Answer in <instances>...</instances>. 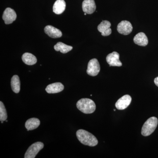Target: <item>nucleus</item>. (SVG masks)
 <instances>
[{
	"label": "nucleus",
	"instance_id": "1",
	"mask_svg": "<svg viewBox=\"0 0 158 158\" xmlns=\"http://www.w3.org/2000/svg\"><path fill=\"white\" fill-rule=\"evenodd\" d=\"M76 135L79 141L85 145L94 147L98 144V141L96 137L85 130H79L77 131Z\"/></svg>",
	"mask_w": 158,
	"mask_h": 158
},
{
	"label": "nucleus",
	"instance_id": "2",
	"mask_svg": "<svg viewBox=\"0 0 158 158\" xmlns=\"http://www.w3.org/2000/svg\"><path fill=\"white\" fill-rule=\"evenodd\" d=\"M77 107L80 111L85 114H91L96 110V105L92 100L82 98L77 102Z\"/></svg>",
	"mask_w": 158,
	"mask_h": 158
},
{
	"label": "nucleus",
	"instance_id": "3",
	"mask_svg": "<svg viewBox=\"0 0 158 158\" xmlns=\"http://www.w3.org/2000/svg\"><path fill=\"white\" fill-rule=\"evenodd\" d=\"M158 123V118L156 117H150L144 123L141 129V135L144 136H148L156 128Z\"/></svg>",
	"mask_w": 158,
	"mask_h": 158
},
{
	"label": "nucleus",
	"instance_id": "4",
	"mask_svg": "<svg viewBox=\"0 0 158 158\" xmlns=\"http://www.w3.org/2000/svg\"><path fill=\"white\" fill-rule=\"evenodd\" d=\"M44 147L41 142H36L32 144L28 148L25 154V158H34L38 153Z\"/></svg>",
	"mask_w": 158,
	"mask_h": 158
},
{
	"label": "nucleus",
	"instance_id": "5",
	"mask_svg": "<svg viewBox=\"0 0 158 158\" xmlns=\"http://www.w3.org/2000/svg\"><path fill=\"white\" fill-rule=\"evenodd\" d=\"M100 71V66L98 60L93 59L88 62L87 73L90 76H96Z\"/></svg>",
	"mask_w": 158,
	"mask_h": 158
},
{
	"label": "nucleus",
	"instance_id": "6",
	"mask_svg": "<svg viewBox=\"0 0 158 158\" xmlns=\"http://www.w3.org/2000/svg\"><path fill=\"white\" fill-rule=\"evenodd\" d=\"M117 30L119 34L127 35L131 33L133 31V27L130 22L123 20L118 24Z\"/></svg>",
	"mask_w": 158,
	"mask_h": 158
},
{
	"label": "nucleus",
	"instance_id": "7",
	"mask_svg": "<svg viewBox=\"0 0 158 158\" xmlns=\"http://www.w3.org/2000/svg\"><path fill=\"white\" fill-rule=\"evenodd\" d=\"M17 17L16 12L13 9L7 8L3 13L2 19L6 24L12 23Z\"/></svg>",
	"mask_w": 158,
	"mask_h": 158
},
{
	"label": "nucleus",
	"instance_id": "8",
	"mask_svg": "<svg viewBox=\"0 0 158 158\" xmlns=\"http://www.w3.org/2000/svg\"><path fill=\"white\" fill-rule=\"evenodd\" d=\"M119 55L117 52H114L107 56L106 61L110 66H118L122 65V63L119 59Z\"/></svg>",
	"mask_w": 158,
	"mask_h": 158
},
{
	"label": "nucleus",
	"instance_id": "9",
	"mask_svg": "<svg viewBox=\"0 0 158 158\" xmlns=\"http://www.w3.org/2000/svg\"><path fill=\"white\" fill-rule=\"evenodd\" d=\"M132 98L129 95H125L118 100L115 106L118 110H124L128 107L131 102Z\"/></svg>",
	"mask_w": 158,
	"mask_h": 158
},
{
	"label": "nucleus",
	"instance_id": "10",
	"mask_svg": "<svg viewBox=\"0 0 158 158\" xmlns=\"http://www.w3.org/2000/svg\"><path fill=\"white\" fill-rule=\"evenodd\" d=\"M96 8L94 0H84L82 3L83 11L87 14H92L95 11Z\"/></svg>",
	"mask_w": 158,
	"mask_h": 158
},
{
	"label": "nucleus",
	"instance_id": "11",
	"mask_svg": "<svg viewBox=\"0 0 158 158\" xmlns=\"http://www.w3.org/2000/svg\"><path fill=\"white\" fill-rule=\"evenodd\" d=\"M111 23L108 21H102L98 27V30L103 36H108L112 33V30L110 28Z\"/></svg>",
	"mask_w": 158,
	"mask_h": 158
},
{
	"label": "nucleus",
	"instance_id": "12",
	"mask_svg": "<svg viewBox=\"0 0 158 158\" xmlns=\"http://www.w3.org/2000/svg\"><path fill=\"white\" fill-rule=\"evenodd\" d=\"M45 34L49 37L53 38H57L62 36V33L59 29L51 25L46 26L44 29Z\"/></svg>",
	"mask_w": 158,
	"mask_h": 158
},
{
	"label": "nucleus",
	"instance_id": "13",
	"mask_svg": "<svg viewBox=\"0 0 158 158\" xmlns=\"http://www.w3.org/2000/svg\"><path fill=\"white\" fill-rule=\"evenodd\" d=\"M64 88V85H62V83L57 82L48 85L45 90L48 93L55 94L61 92Z\"/></svg>",
	"mask_w": 158,
	"mask_h": 158
},
{
	"label": "nucleus",
	"instance_id": "14",
	"mask_svg": "<svg viewBox=\"0 0 158 158\" xmlns=\"http://www.w3.org/2000/svg\"><path fill=\"white\" fill-rule=\"evenodd\" d=\"M134 42L137 45L141 46H146L148 44V39L144 33L140 32L136 34L134 37Z\"/></svg>",
	"mask_w": 158,
	"mask_h": 158
},
{
	"label": "nucleus",
	"instance_id": "15",
	"mask_svg": "<svg viewBox=\"0 0 158 158\" xmlns=\"http://www.w3.org/2000/svg\"><path fill=\"white\" fill-rule=\"evenodd\" d=\"M66 3L64 0H57L54 3L53 11L56 14H62L65 10Z\"/></svg>",
	"mask_w": 158,
	"mask_h": 158
},
{
	"label": "nucleus",
	"instance_id": "16",
	"mask_svg": "<svg viewBox=\"0 0 158 158\" xmlns=\"http://www.w3.org/2000/svg\"><path fill=\"white\" fill-rule=\"evenodd\" d=\"M22 59L24 63L27 65H34L37 62L36 57L30 53H25L23 54Z\"/></svg>",
	"mask_w": 158,
	"mask_h": 158
},
{
	"label": "nucleus",
	"instance_id": "17",
	"mask_svg": "<svg viewBox=\"0 0 158 158\" xmlns=\"http://www.w3.org/2000/svg\"><path fill=\"white\" fill-rule=\"evenodd\" d=\"M40 121L38 118H32L28 119L25 123V127L27 131L37 128L40 125Z\"/></svg>",
	"mask_w": 158,
	"mask_h": 158
},
{
	"label": "nucleus",
	"instance_id": "18",
	"mask_svg": "<svg viewBox=\"0 0 158 158\" xmlns=\"http://www.w3.org/2000/svg\"><path fill=\"white\" fill-rule=\"evenodd\" d=\"M54 48L55 50L57 52L60 51L61 53L63 54L66 53L70 52L73 48L72 46L66 45L65 44L61 42L57 43L54 46Z\"/></svg>",
	"mask_w": 158,
	"mask_h": 158
},
{
	"label": "nucleus",
	"instance_id": "19",
	"mask_svg": "<svg viewBox=\"0 0 158 158\" xmlns=\"http://www.w3.org/2000/svg\"><path fill=\"white\" fill-rule=\"evenodd\" d=\"M11 89L15 93H19L20 90V81L18 76L14 75L11 79Z\"/></svg>",
	"mask_w": 158,
	"mask_h": 158
},
{
	"label": "nucleus",
	"instance_id": "20",
	"mask_svg": "<svg viewBox=\"0 0 158 158\" xmlns=\"http://www.w3.org/2000/svg\"><path fill=\"white\" fill-rule=\"evenodd\" d=\"M7 111L4 104L2 101L0 102V120L1 121H5L7 119Z\"/></svg>",
	"mask_w": 158,
	"mask_h": 158
},
{
	"label": "nucleus",
	"instance_id": "21",
	"mask_svg": "<svg viewBox=\"0 0 158 158\" xmlns=\"http://www.w3.org/2000/svg\"><path fill=\"white\" fill-rule=\"evenodd\" d=\"M154 83L155 85L158 87V77L154 79Z\"/></svg>",
	"mask_w": 158,
	"mask_h": 158
},
{
	"label": "nucleus",
	"instance_id": "22",
	"mask_svg": "<svg viewBox=\"0 0 158 158\" xmlns=\"http://www.w3.org/2000/svg\"><path fill=\"white\" fill-rule=\"evenodd\" d=\"M114 110V111H116V110H115V109H114V110Z\"/></svg>",
	"mask_w": 158,
	"mask_h": 158
}]
</instances>
